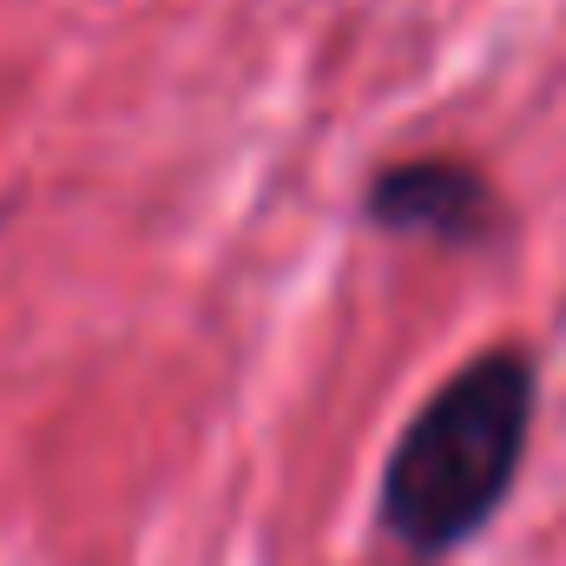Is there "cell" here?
Masks as SVG:
<instances>
[{
    "mask_svg": "<svg viewBox=\"0 0 566 566\" xmlns=\"http://www.w3.org/2000/svg\"><path fill=\"white\" fill-rule=\"evenodd\" d=\"M534 409H541V376L527 349H481L474 363H461L389 448L382 527L416 560L468 547L514 494Z\"/></svg>",
    "mask_w": 566,
    "mask_h": 566,
    "instance_id": "6da1fadb",
    "label": "cell"
},
{
    "mask_svg": "<svg viewBox=\"0 0 566 566\" xmlns=\"http://www.w3.org/2000/svg\"><path fill=\"white\" fill-rule=\"evenodd\" d=\"M363 218L389 238H428L448 251H481V244H494L501 191L468 158H396L369 178Z\"/></svg>",
    "mask_w": 566,
    "mask_h": 566,
    "instance_id": "7a4b0ae2",
    "label": "cell"
}]
</instances>
